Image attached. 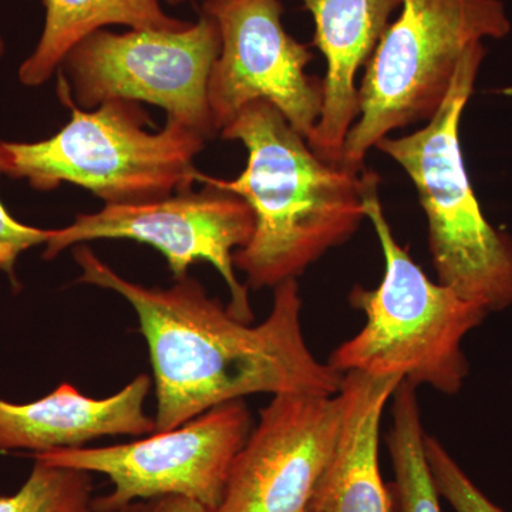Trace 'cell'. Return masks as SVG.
Segmentation results:
<instances>
[{"label":"cell","mask_w":512,"mask_h":512,"mask_svg":"<svg viewBox=\"0 0 512 512\" xmlns=\"http://www.w3.org/2000/svg\"><path fill=\"white\" fill-rule=\"evenodd\" d=\"M315 23L313 46L326 60L323 107L308 138L323 160L340 164L350 128L359 117L360 69L369 63L402 0H301Z\"/></svg>","instance_id":"13"},{"label":"cell","mask_w":512,"mask_h":512,"mask_svg":"<svg viewBox=\"0 0 512 512\" xmlns=\"http://www.w3.org/2000/svg\"><path fill=\"white\" fill-rule=\"evenodd\" d=\"M400 377L343 375L345 420L308 508L315 512H393L379 463L382 417Z\"/></svg>","instance_id":"14"},{"label":"cell","mask_w":512,"mask_h":512,"mask_svg":"<svg viewBox=\"0 0 512 512\" xmlns=\"http://www.w3.org/2000/svg\"><path fill=\"white\" fill-rule=\"evenodd\" d=\"M343 394H275L234 458L215 512H303L338 444Z\"/></svg>","instance_id":"11"},{"label":"cell","mask_w":512,"mask_h":512,"mask_svg":"<svg viewBox=\"0 0 512 512\" xmlns=\"http://www.w3.org/2000/svg\"><path fill=\"white\" fill-rule=\"evenodd\" d=\"M94 512V511H93Z\"/></svg>","instance_id":"24"},{"label":"cell","mask_w":512,"mask_h":512,"mask_svg":"<svg viewBox=\"0 0 512 512\" xmlns=\"http://www.w3.org/2000/svg\"><path fill=\"white\" fill-rule=\"evenodd\" d=\"M151 384L150 376L140 375L113 396L94 399L64 382L35 402L0 399V451L39 456L86 447L101 437L150 436L156 433V420L144 404Z\"/></svg>","instance_id":"12"},{"label":"cell","mask_w":512,"mask_h":512,"mask_svg":"<svg viewBox=\"0 0 512 512\" xmlns=\"http://www.w3.org/2000/svg\"><path fill=\"white\" fill-rule=\"evenodd\" d=\"M399 10L359 84V117L340 157L353 171L383 138L433 119L471 46L512 30L503 0H402Z\"/></svg>","instance_id":"6"},{"label":"cell","mask_w":512,"mask_h":512,"mask_svg":"<svg viewBox=\"0 0 512 512\" xmlns=\"http://www.w3.org/2000/svg\"><path fill=\"white\" fill-rule=\"evenodd\" d=\"M200 192H181L140 204L104 205L79 214L67 227L52 229L43 258L97 239H128L147 244L164 255L175 279L190 266L208 262L228 286V309L242 322L254 320L249 288L237 278L234 254L245 247L255 228L254 212L232 192L204 184Z\"/></svg>","instance_id":"9"},{"label":"cell","mask_w":512,"mask_h":512,"mask_svg":"<svg viewBox=\"0 0 512 512\" xmlns=\"http://www.w3.org/2000/svg\"><path fill=\"white\" fill-rule=\"evenodd\" d=\"M252 427L247 403L234 400L146 439L66 448L33 458L109 478L113 491L93 500L94 512H116L161 497L188 498L217 511L229 470Z\"/></svg>","instance_id":"8"},{"label":"cell","mask_w":512,"mask_h":512,"mask_svg":"<svg viewBox=\"0 0 512 512\" xmlns=\"http://www.w3.org/2000/svg\"><path fill=\"white\" fill-rule=\"evenodd\" d=\"M92 493V474L35 458L25 484L0 497V512H93Z\"/></svg>","instance_id":"17"},{"label":"cell","mask_w":512,"mask_h":512,"mask_svg":"<svg viewBox=\"0 0 512 512\" xmlns=\"http://www.w3.org/2000/svg\"><path fill=\"white\" fill-rule=\"evenodd\" d=\"M116 512H215V510L188 498L161 497L136 501Z\"/></svg>","instance_id":"20"},{"label":"cell","mask_w":512,"mask_h":512,"mask_svg":"<svg viewBox=\"0 0 512 512\" xmlns=\"http://www.w3.org/2000/svg\"><path fill=\"white\" fill-rule=\"evenodd\" d=\"M5 40L2 39V36H0V62H2L3 56H5Z\"/></svg>","instance_id":"22"},{"label":"cell","mask_w":512,"mask_h":512,"mask_svg":"<svg viewBox=\"0 0 512 512\" xmlns=\"http://www.w3.org/2000/svg\"><path fill=\"white\" fill-rule=\"evenodd\" d=\"M485 56V43L471 46L433 119L407 136L383 138L376 148L416 187L437 281L493 313L512 306V237L485 218L460 137Z\"/></svg>","instance_id":"4"},{"label":"cell","mask_w":512,"mask_h":512,"mask_svg":"<svg viewBox=\"0 0 512 512\" xmlns=\"http://www.w3.org/2000/svg\"><path fill=\"white\" fill-rule=\"evenodd\" d=\"M73 256L82 269L77 282L119 293L136 312L156 383V433L251 394L339 393L342 373L319 362L303 336L296 279L276 286L271 312L252 326L191 276L167 289L147 288L86 245Z\"/></svg>","instance_id":"1"},{"label":"cell","mask_w":512,"mask_h":512,"mask_svg":"<svg viewBox=\"0 0 512 512\" xmlns=\"http://www.w3.org/2000/svg\"><path fill=\"white\" fill-rule=\"evenodd\" d=\"M165 2L170 3V5L177 6V5H184V3H190V2H220V0H165Z\"/></svg>","instance_id":"21"},{"label":"cell","mask_w":512,"mask_h":512,"mask_svg":"<svg viewBox=\"0 0 512 512\" xmlns=\"http://www.w3.org/2000/svg\"><path fill=\"white\" fill-rule=\"evenodd\" d=\"M220 50V29L201 12L183 30H97L67 53L59 73L80 109L111 100L143 101L210 140L218 131L208 83Z\"/></svg>","instance_id":"7"},{"label":"cell","mask_w":512,"mask_h":512,"mask_svg":"<svg viewBox=\"0 0 512 512\" xmlns=\"http://www.w3.org/2000/svg\"><path fill=\"white\" fill-rule=\"evenodd\" d=\"M366 220L375 228L384 258L379 286H355L349 301L366 323L340 343L328 363L342 375L357 372L400 377L453 396L463 389L470 365L463 350L468 333L490 313L439 281H431L413 256L397 242L379 195V175L362 173Z\"/></svg>","instance_id":"3"},{"label":"cell","mask_w":512,"mask_h":512,"mask_svg":"<svg viewBox=\"0 0 512 512\" xmlns=\"http://www.w3.org/2000/svg\"><path fill=\"white\" fill-rule=\"evenodd\" d=\"M392 427L387 444L394 471V497L400 512H441L424 447L416 387L402 382L392 396Z\"/></svg>","instance_id":"16"},{"label":"cell","mask_w":512,"mask_h":512,"mask_svg":"<svg viewBox=\"0 0 512 512\" xmlns=\"http://www.w3.org/2000/svg\"><path fill=\"white\" fill-rule=\"evenodd\" d=\"M201 12L221 35L208 83L218 133L248 104L266 101L308 140L322 114L323 80L306 73L313 53L285 29L281 0L205 2Z\"/></svg>","instance_id":"10"},{"label":"cell","mask_w":512,"mask_h":512,"mask_svg":"<svg viewBox=\"0 0 512 512\" xmlns=\"http://www.w3.org/2000/svg\"><path fill=\"white\" fill-rule=\"evenodd\" d=\"M9 158L3 141H0V175L8 173ZM52 229L30 227L9 214L0 201V272H5L18 286L16 262L29 249L46 245Z\"/></svg>","instance_id":"19"},{"label":"cell","mask_w":512,"mask_h":512,"mask_svg":"<svg viewBox=\"0 0 512 512\" xmlns=\"http://www.w3.org/2000/svg\"><path fill=\"white\" fill-rule=\"evenodd\" d=\"M220 134L242 143L247 165L234 180L201 173L198 181L238 195L254 212L252 237L234 254L249 289L298 279L366 220L362 171L320 158L272 104H248Z\"/></svg>","instance_id":"2"},{"label":"cell","mask_w":512,"mask_h":512,"mask_svg":"<svg viewBox=\"0 0 512 512\" xmlns=\"http://www.w3.org/2000/svg\"><path fill=\"white\" fill-rule=\"evenodd\" d=\"M60 100L72 111L69 123L35 143H5L9 177L37 191L63 183L93 192L104 205L140 204L190 192L200 180L195 158L205 140L192 128L167 119L156 133L140 103L111 100L93 110L73 103L59 80Z\"/></svg>","instance_id":"5"},{"label":"cell","mask_w":512,"mask_h":512,"mask_svg":"<svg viewBox=\"0 0 512 512\" xmlns=\"http://www.w3.org/2000/svg\"><path fill=\"white\" fill-rule=\"evenodd\" d=\"M45 26L39 42L19 67L20 83L39 87L59 72L64 57L84 37L107 26L183 30L192 22L173 18L161 0H40Z\"/></svg>","instance_id":"15"},{"label":"cell","mask_w":512,"mask_h":512,"mask_svg":"<svg viewBox=\"0 0 512 512\" xmlns=\"http://www.w3.org/2000/svg\"><path fill=\"white\" fill-rule=\"evenodd\" d=\"M424 447L437 491L454 511L505 512L473 483L439 440L426 434Z\"/></svg>","instance_id":"18"},{"label":"cell","mask_w":512,"mask_h":512,"mask_svg":"<svg viewBox=\"0 0 512 512\" xmlns=\"http://www.w3.org/2000/svg\"><path fill=\"white\" fill-rule=\"evenodd\" d=\"M303 512H315V511H312L311 508H306V510Z\"/></svg>","instance_id":"23"}]
</instances>
